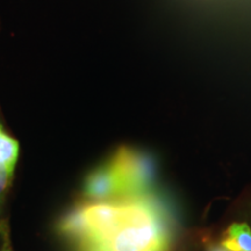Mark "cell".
Segmentation results:
<instances>
[{"instance_id": "5", "label": "cell", "mask_w": 251, "mask_h": 251, "mask_svg": "<svg viewBox=\"0 0 251 251\" xmlns=\"http://www.w3.org/2000/svg\"><path fill=\"white\" fill-rule=\"evenodd\" d=\"M2 248L1 251H12L11 244H9V240H8V234L6 229H2Z\"/></svg>"}, {"instance_id": "4", "label": "cell", "mask_w": 251, "mask_h": 251, "mask_svg": "<svg viewBox=\"0 0 251 251\" xmlns=\"http://www.w3.org/2000/svg\"><path fill=\"white\" fill-rule=\"evenodd\" d=\"M221 246L229 251H251V229L246 224H233L226 231Z\"/></svg>"}, {"instance_id": "2", "label": "cell", "mask_w": 251, "mask_h": 251, "mask_svg": "<svg viewBox=\"0 0 251 251\" xmlns=\"http://www.w3.org/2000/svg\"><path fill=\"white\" fill-rule=\"evenodd\" d=\"M84 196L96 202L119 201L141 197L135 192L129 175L117 153L109 161L87 176Z\"/></svg>"}, {"instance_id": "3", "label": "cell", "mask_w": 251, "mask_h": 251, "mask_svg": "<svg viewBox=\"0 0 251 251\" xmlns=\"http://www.w3.org/2000/svg\"><path fill=\"white\" fill-rule=\"evenodd\" d=\"M18 156L19 143L0 127V202L11 185Z\"/></svg>"}, {"instance_id": "6", "label": "cell", "mask_w": 251, "mask_h": 251, "mask_svg": "<svg viewBox=\"0 0 251 251\" xmlns=\"http://www.w3.org/2000/svg\"><path fill=\"white\" fill-rule=\"evenodd\" d=\"M209 251H229V250H227L226 249V248H224V247H214V248H212L211 250Z\"/></svg>"}, {"instance_id": "1", "label": "cell", "mask_w": 251, "mask_h": 251, "mask_svg": "<svg viewBox=\"0 0 251 251\" xmlns=\"http://www.w3.org/2000/svg\"><path fill=\"white\" fill-rule=\"evenodd\" d=\"M169 242L161 209L144 194L131 198L125 218L107 236L79 251H168Z\"/></svg>"}]
</instances>
